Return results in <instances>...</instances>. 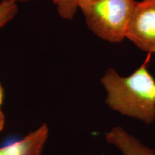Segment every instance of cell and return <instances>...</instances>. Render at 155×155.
I'll use <instances>...</instances> for the list:
<instances>
[{"label": "cell", "mask_w": 155, "mask_h": 155, "mask_svg": "<svg viewBox=\"0 0 155 155\" xmlns=\"http://www.w3.org/2000/svg\"><path fill=\"white\" fill-rule=\"evenodd\" d=\"M109 144L117 147L123 155H155V152L120 127H114L106 134Z\"/></svg>", "instance_id": "obj_5"}, {"label": "cell", "mask_w": 155, "mask_h": 155, "mask_svg": "<svg viewBox=\"0 0 155 155\" xmlns=\"http://www.w3.org/2000/svg\"><path fill=\"white\" fill-rule=\"evenodd\" d=\"M7 2L16 4L17 2L29 1V0H2ZM58 6V12L63 17L72 18L77 7H75L74 0H52Z\"/></svg>", "instance_id": "obj_6"}, {"label": "cell", "mask_w": 155, "mask_h": 155, "mask_svg": "<svg viewBox=\"0 0 155 155\" xmlns=\"http://www.w3.org/2000/svg\"><path fill=\"white\" fill-rule=\"evenodd\" d=\"M48 135V127L46 124H42L20 140L0 147V155H41Z\"/></svg>", "instance_id": "obj_4"}, {"label": "cell", "mask_w": 155, "mask_h": 155, "mask_svg": "<svg viewBox=\"0 0 155 155\" xmlns=\"http://www.w3.org/2000/svg\"><path fill=\"white\" fill-rule=\"evenodd\" d=\"M17 13V6L15 3L2 1L0 3V28L14 18Z\"/></svg>", "instance_id": "obj_7"}, {"label": "cell", "mask_w": 155, "mask_h": 155, "mask_svg": "<svg viewBox=\"0 0 155 155\" xmlns=\"http://www.w3.org/2000/svg\"><path fill=\"white\" fill-rule=\"evenodd\" d=\"M88 28L102 40L120 42L126 38L135 0H74Z\"/></svg>", "instance_id": "obj_2"}, {"label": "cell", "mask_w": 155, "mask_h": 155, "mask_svg": "<svg viewBox=\"0 0 155 155\" xmlns=\"http://www.w3.org/2000/svg\"><path fill=\"white\" fill-rule=\"evenodd\" d=\"M126 38L143 51L155 53V0L137 2Z\"/></svg>", "instance_id": "obj_3"}, {"label": "cell", "mask_w": 155, "mask_h": 155, "mask_svg": "<svg viewBox=\"0 0 155 155\" xmlns=\"http://www.w3.org/2000/svg\"><path fill=\"white\" fill-rule=\"evenodd\" d=\"M4 100V89L2 85L1 82H0V107H2Z\"/></svg>", "instance_id": "obj_9"}, {"label": "cell", "mask_w": 155, "mask_h": 155, "mask_svg": "<svg viewBox=\"0 0 155 155\" xmlns=\"http://www.w3.org/2000/svg\"><path fill=\"white\" fill-rule=\"evenodd\" d=\"M5 125V116L4 114L2 107H0V132L3 130Z\"/></svg>", "instance_id": "obj_8"}, {"label": "cell", "mask_w": 155, "mask_h": 155, "mask_svg": "<svg viewBox=\"0 0 155 155\" xmlns=\"http://www.w3.org/2000/svg\"><path fill=\"white\" fill-rule=\"evenodd\" d=\"M147 63L148 60L128 77L108 69L101 82L107 92L106 103L111 109L150 124L155 120V79Z\"/></svg>", "instance_id": "obj_1"}]
</instances>
